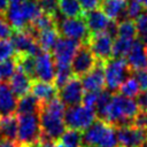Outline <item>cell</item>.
<instances>
[{
	"instance_id": "2e32d148",
	"label": "cell",
	"mask_w": 147,
	"mask_h": 147,
	"mask_svg": "<svg viewBox=\"0 0 147 147\" xmlns=\"http://www.w3.org/2000/svg\"><path fill=\"white\" fill-rule=\"evenodd\" d=\"M83 18H84L91 34L107 31L113 21L101 9H98V8L91 9V10H87L86 13H84Z\"/></svg>"
},
{
	"instance_id": "83f0119b",
	"label": "cell",
	"mask_w": 147,
	"mask_h": 147,
	"mask_svg": "<svg viewBox=\"0 0 147 147\" xmlns=\"http://www.w3.org/2000/svg\"><path fill=\"white\" fill-rule=\"evenodd\" d=\"M62 147H83V132L74 129H68L59 139Z\"/></svg>"
},
{
	"instance_id": "d4e9b609",
	"label": "cell",
	"mask_w": 147,
	"mask_h": 147,
	"mask_svg": "<svg viewBox=\"0 0 147 147\" xmlns=\"http://www.w3.org/2000/svg\"><path fill=\"white\" fill-rule=\"evenodd\" d=\"M61 34L57 30V28H53V29H48V30H44L40 31L37 36V42L39 44L40 48L45 52H51L54 49L57 40L60 39Z\"/></svg>"
},
{
	"instance_id": "603a6c76",
	"label": "cell",
	"mask_w": 147,
	"mask_h": 147,
	"mask_svg": "<svg viewBox=\"0 0 147 147\" xmlns=\"http://www.w3.org/2000/svg\"><path fill=\"white\" fill-rule=\"evenodd\" d=\"M17 129H18V122L17 117L11 114L7 116L0 115V138L15 141L17 139Z\"/></svg>"
},
{
	"instance_id": "9a60e30c",
	"label": "cell",
	"mask_w": 147,
	"mask_h": 147,
	"mask_svg": "<svg viewBox=\"0 0 147 147\" xmlns=\"http://www.w3.org/2000/svg\"><path fill=\"white\" fill-rule=\"evenodd\" d=\"M36 79L47 83H54L55 63L51 52L41 51L36 56Z\"/></svg>"
},
{
	"instance_id": "f546056e",
	"label": "cell",
	"mask_w": 147,
	"mask_h": 147,
	"mask_svg": "<svg viewBox=\"0 0 147 147\" xmlns=\"http://www.w3.org/2000/svg\"><path fill=\"white\" fill-rule=\"evenodd\" d=\"M117 37L134 40L137 38L136 23L129 18L123 20L121 22H117Z\"/></svg>"
},
{
	"instance_id": "5b68a950",
	"label": "cell",
	"mask_w": 147,
	"mask_h": 147,
	"mask_svg": "<svg viewBox=\"0 0 147 147\" xmlns=\"http://www.w3.org/2000/svg\"><path fill=\"white\" fill-rule=\"evenodd\" d=\"M18 129L16 147L25 145H34L41 141V127L39 114H24L17 115Z\"/></svg>"
},
{
	"instance_id": "60d3db41",
	"label": "cell",
	"mask_w": 147,
	"mask_h": 147,
	"mask_svg": "<svg viewBox=\"0 0 147 147\" xmlns=\"http://www.w3.org/2000/svg\"><path fill=\"white\" fill-rule=\"evenodd\" d=\"M134 77L138 80L141 90L147 91V68L138 70V71H134Z\"/></svg>"
},
{
	"instance_id": "f35d334b",
	"label": "cell",
	"mask_w": 147,
	"mask_h": 147,
	"mask_svg": "<svg viewBox=\"0 0 147 147\" xmlns=\"http://www.w3.org/2000/svg\"><path fill=\"white\" fill-rule=\"evenodd\" d=\"M101 92V91H100ZM100 92H96V91H86L83 95V103L84 106L86 107H90V108H93L95 107L96 105V101L99 99V95H100Z\"/></svg>"
},
{
	"instance_id": "8d00e7d4",
	"label": "cell",
	"mask_w": 147,
	"mask_h": 147,
	"mask_svg": "<svg viewBox=\"0 0 147 147\" xmlns=\"http://www.w3.org/2000/svg\"><path fill=\"white\" fill-rule=\"evenodd\" d=\"M44 13L56 15L59 11V0H37Z\"/></svg>"
},
{
	"instance_id": "bcb514c9",
	"label": "cell",
	"mask_w": 147,
	"mask_h": 147,
	"mask_svg": "<svg viewBox=\"0 0 147 147\" xmlns=\"http://www.w3.org/2000/svg\"><path fill=\"white\" fill-rule=\"evenodd\" d=\"M40 144V142H39ZM39 144H34V145H25V146H18V147H39Z\"/></svg>"
},
{
	"instance_id": "f1b7e54d",
	"label": "cell",
	"mask_w": 147,
	"mask_h": 147,
	"mask_svg": "<svg viewBox=\"0 0 147 147\" xmlns=\"http://www.w3.org/2000/svg\"><path fill=\"white\" fill-rule=\"evenodd\" d=\"M111 98H113V94L110 91L108 90H102L100 92V95H99V99L96 101V105L94 107V111H95V115L99 119H102L105 121L106 119V115H107V110H108V107L110 105V101H111Z\"/></svg>"
},
{
	"instance_id": "d590c367",
	"label": "cell",
	"mask_w": 147,
	"mask_h": 147,
	"mask_svg": "<svg viewBox=\"0 0 147 147\" xmlns=\"http://www.w3.org/2000/svg\"><path fill=\"white\" fill-rule=\"evenodd\" d=\"M144 11V7L136 0H131L127 2V7H126V18L129 20H137L141 13Z\"/></svg>"
},
{
	"instance_id": "6da1fadb",
	"label": "cell",
	"mask_w": 147,
	"mask_h": 147,
	"mask_svg": "<svg viewBox=\"0 0 147 147\" xmlns=\"http://www.w3.org/2000/svg\"><path fill=\"white\" fill-rule=\"evenodd\" d=\"M64 103L59 96L41 105L39 121L41 127V140H59L65 131Z\"/></svg>"
},
{
	"instance_id": "4316f807",
	"label": "cell",
	"mask_w": 147,
	"mask_h": 147,
	"mask_svg": "<svg viewBox=\"0 0 147 147\" xmlns=\"http://www.w3.org/2000/svg\"><path fill=\"white\" fill-rule=\"evenodd\" d=\"M56 23H57V15H51L42 11L31 22V25L39 33L40 31L56 28Z\"/></svg>"
},
{
	"instance_id": "c3c4849f",
	"label": "cell",
	"mask_w": 147,
	"mask_h": 147,
	"mask_svg": "<svg viewBox=\"0 0 147 147\" xmlns=\"http://www.w3.org/2000/svg\"><path fill=\"white\" fill-rule=\"evenodd\" d=\"M141 147H147V139H146V140H145V142L141 145Z\"/></svg>"
},
{
	"instance_id": "d6986e66",
	"label": "cell",
	"mask_w": 147,
	"mask_h": 147,
	"mask_svg": "<svg viewBox=\"0 0 147 147\" xmlns=\"http://www.w3.org/2000/svg\"><path fill=\"white\" fill-rule=\"evenodd\" d=\"M32 80L33 79H31L23 71V69L16 64V70L11 76V78L9 79V86L17 98H22L29 94V92L31 91Z\"/></svg>"
},
{
	"instance_id": "7402d4cb",
	"label": "cell",
	"mask_w": 147,
	"mask_h": 147,
	"mask_svg": "<svg viewBox=\"0 0 147 147\" xmlns=\"http://www.w3.org/2000/svg\"><path fill=\"white\" fill-rule=\"evenodd\" d=\"M31 93L41 103H45L56 98L59 90L54 85V83H47V82H42L39 79H33L32 86H31Z\"/></svg>"
},
{
	"instance_id": "ab89813d",
	"label": "cell",
	"mask_w": 147,
	"mask_h": 147,
	"mask_svg": "<svg viewBox=\"0 0 147 147\" xmlns=\"http://www.w3.org/2000/svg\"><path fill=\"white\" fill-rule=\"evenodd\" d=\"M131 125H134L140 129H145L147 130V111L145 110H139L137 113V115L133 118V122Z\"/></svg>"
},
{
	"instance_id": "e575fe53",
	"label": "cell",
	"mask_w": 147,
	"mask_h": 147,
	"mask_svg": "<svg viewBox=\"0 0 147 147\" xmlns=\"http://www.w3.org/2000/svg\"><path fill=\"white\" fill-rule=\"evenodd\" d=\"M14 55H15V49L11 41L8 39H1L0 40V61L11 59V56Z\"/></svg>"
},
{
	"instance_id": "d6a6232c",
	"label": "cell",
	"mask_w": 147,
	"mask_h": 147,
	"mask_svg": "<svg viewBox=\"0 0 147 147\" xmlns=\"http://www.w3.org/2000/svg\"><path fill=\"white\" fill-rule=\"evenodd\" d=\"M16 70V60L8 59L5 61H0V83H6L11 78Z\"/></svg>"
},
{
	"instance_id": "44dd1931",
	"label": "cell",
	"mask_w": 147,
	"mask_h": 147,
	"mask_svg": "<svg viewBox=\"0 0 147 147\" xmlns=\"http://www.w3.org/2000/svg\"><path fill=\"white\" fill-rule=\"evenodd\" d=\"M17 96L10 88L9 84L0 83V115L7 116L16 111Z\"/></svg>"
},
{
	"instance_id": "484cf974",
	"label": "cell",
	"mask_w": 147,
	"mask_h": 147,
	"mask_svg": "<svg viewBox=\"0 0 147 147\" xmlns=\"http://www.w3.org/2000/svg\"><path fill=\"white\" fill-rule=\"evenodd\" d=\"M59 13L63 17H83L84 9L78 0H59Z\"/></svg>"
},
{
	"instance_id": "7bdbcfd3",
	"label": "cell",
	"mask_w": 147,
	"mask_h": 147,
	"mask_svg": "<svg viewBox=\"0 0 147 147\" xmlns=\"http://www.w3.org/2000/svg\"><path fill=\"white\" fill-rule=\"evenodd\" d=\"M83 7L84 10H91L95 9L98 6H100V0H78Z\"/></svg>"
},
{
	"instance_id": "681fc988",
	"label": "cell",
	"mask_w": 147,
	"mask_h": 147,
	"mask_svg": "<svg viewBox=\"0 0 147 147\" xmlns=\"http://www.w3.org/2000/svg\"><path fill=\"white\" fill-rule=\"evenodd\" d=\"M145 51H146V55H147V44L145 45Z\"/></svg>"
},
{
	"instance_id": "3957f363",
	"label": "cell",
	"mask_w": 147,
	"mask_h": 147,
	"mask_svg": "<svg viewBox=\"0 0 147 147\" xmlns=\"http://www.w3.org/2000/svg\"><path fill=\"white\" fill-rule=\"evenodd\" d=\"M83 147H118L116 127L102 119H95L83 131Z\"/></svg>"
},
{
	"instance_id": "ba28073f",
	"label": "cell",
	"mask_w": 147,
	"mask_h": 147,
	"mask_svg": "<svg viewBox=\"0 0 147 147\" xmlns=\"http://www.w3.org/2000/svg\"><path fill=\"white\" fill-rule=\"evenodd\" d=\"M96 118L95 111L93 108L86 106H71L65 109L64 113V123L69 129L84 131L86 130Z\"/></svg>"
},
{
	"instance_id": "8fae6325",
	"label": "cell",
	"mask_w": 147,
	"mask_h": 147,
	"mask_svg": "<svg viewBox=\"0 0 147 147\" xmlns=\"http://www.w3.org/2000/svg\"><path fill=\"white\" fill-rule=\"evenodd\" d=\"M10 41L14 46L15 54H30L37 56L42 49L37 42L36 38L26 30H14L10 36Z\"/></svg>"
},
{
	"instance_id": "7a4b0ae2",
	"label": "cell",
	"mask_w": 147,
	"mask_h": 147,
	"mask_svg": "<svg viewBox=\"0 0 147 147\" xmlns=\"http://www.w3.org/2000/svg\"><path fill=\"white\" fill-rule=\"evenodd\" d=\"M138 111L139 107L134 99L124 96L122 94H114L105 121L115 127L131 125Z\"/></svg>"
},
{
	"instance_id": "8992f818",
	"label": "cell",
	"mask_w": 147,
	"mask_h": 147,
	"mask_svg": "<svg viewBox=\"0 0 147 147\" xmlns=\"http://www.w3.org/2000/svg\"><path fill=\"white\" fill-rule=\"evenodd\" d=\"M131 76V69L129 68L124 59L115 57L105 62V82L106 87L110 92L119 90L121 85Z\"/></svg>"
},
{
	"instance_id": "74e56055",
	"label": "cell",
	"mask_w": 147,
	"mask_h": 147,
	"mask_svg": "<svg viewBox=\"0 0 147 147\" xmlns=\"http://www.w3.org/2000/svg\"><path fill=\"white\" fill-rule=\"evenodd\" d=\"M14 29L9 24L8 20L6 18L5 14H0V40L1 39H8L10 38Z\"/></svg>"
},
{
	"instance_id": "7dc6e473",
	"label": "cell",
	"mask_w": 147,
	"mask_h": 147,
	"mask_svg": "<svg viewBox=\"0 0 147 147\" xmlns=\"http://www.w3.org/2000/svg\"><path fill=\"white\" fill-rule=\"evenodd\" d=\"M10 2H23V1H34V0H9Z\"/></svg>"
},
{
	"instance_id": "52a82bcc",
	"label": "cell",
	"mask_w": 147,
	"mask_h": 147,
	"mask_svg": "<svg viewBox=\"0 0 147 147\" xmlns=\"http://www.w3.org/2000/svg\"><path fill=\"white\" fill-rule=\"evenodd\" d=\"M56 28L62 37L77 40L80 44H87L91 37V33L83 17H57Z\"/></svg>"
},
{
	"instance_id": "30bf717a",
	"label": "cell",
	"mask_w": 147,
	"mask_h": 147,
	"mask_svg": "<svg viewBox=\"0 0 147 147\" xmlns=\"http://www.w3.org/2000/svg\"><path fill=\"white\" fill-rule=\"evenodd\" d=\"M79 46L80 42L77 40L65 37H60L53 49L55 67H71V61Z\"/></svg>"
},
{
	"instance_id": "f6af8a7d",
	"label": "cell",
	"mask_w": 147,
	"mask_h": 147,
	"mask_svg": "<svg viewBox=\"0 0 147 147\" xmlns=\"http://www.w3.org/2000/svg\"><path fill=\"white\" fill-rule=\"evenodd\" d=\"M136 1H138L144 8H146L147 9V0H136Z\"/></svg>"
},
{
	"instance_id": "ee69618b",
	"label": "cell",
	"mask_w": 147,
	"mask_h": 147,
	"mask_svg": "<svg viewBox=\"0 0 147 147\" xmlns=\"http://www.w3.org/2000/svg\"><path fill=\"white\" fill-rule=\"evenodd\" d=\"M9 0H0V14H5L9 7Z\"/></svg>"
},
{
	"instance_id": "ac0fdd59",
	"label": "cell",
	"mask_w": 147,
	"mask_h": 147,
	"mask_svg": "<svg viewBox=\"0 0 147 147\" xmlns=\"http://www.w3.org/2000/svg\"><path fill=\"white\" fill-rule=\"evenodd\" d=\"M126 63L131 71H138L147 68V55L144 41L137 39L133 41L129 53L126 54Z\"/></svg>"
},
{
	"instance_id": "5bb4252c",
	"label": "cell",
	"mask_w": 147,
	"mask_h": 147,
	"mask_svg": "<svg viewBox=\"0 0 147 147\" xmlns=\"http://www.w3.org/2000/svg\"><path fill=\"white\" fill-rule=\"evenodd\" d=\"M83 95H84V87L82 80L77 76H72L59 90L57 93L60 100L64 103V106L68 107L79 105V102L83 100Z\"/></svg>"
},
{
	"instance_id": "4dcf8cb0",
	"label": "cell",
	"mask_w": 147,
	"mask_h": 147,
	"mask_svg": "<svg viewBox=\"0 0 147 147\" xmlns=\"http://www.w3.org/2000/svg\"><path fill=\"white\" fill-rule=\"evenodd\" d=\"M118 91H119V94H122L124 96H127V98H131V99H134L141 92V87H140L138 80L136 79V77L130 76L121 85Z\"/></svg>"
},
{
	"instance_id": "4fadbf2b",
	"label": "cell",
	"mask_w": 147,
	"mask_h": 147,
	"mask_svg": "<svg viewBox=\"0 0 147 147\" xmlns=\"http://www.w3.org/2000/svg\"><path fill=\"white\" fill-rule=\"evenodd\" d=\"M118 147H141L147 139V130L134 125H124L116 127Z\"/></svg>"
},
{
	"instance_id": "1f68e13d",
	"label": "cell",
	"mask_w": 147,
	"mask_h": 147,
	"mask_svg": "<svg viewBox=\"0 0 147 147\" xmlns=\"http://www.w3.org/2000/svg\"><path fill=\"white\" fill-rule=\"evenodd\" d=\"M134 40L125 39L122 37H116L113 42V56L119 57V59H123L124 56H126Z\"/></svg>"
},
{
	"instance_id": "9c48e42d",
	"label": "cell",
	"mask_w": 147,
	"mask_h": 147,
	"mask_svg": "<svg viewBox=\"0 0 147 147\" xmlns=\"http://www.w3.org/2000/svg\"><path fill=\"white\" fill-rule=\"evenodd\" d=\"M96 63L98 60L92 53L88 44H80L71 61V71L74 76L80 78L87 72H90L96 65Z\"/></svg>"
},
{
	"instance_id": "836d02e7",
	"label": "cell",
	"mask_w": 147,
	"mask_h": 147,
	"mask_svg": "<svg viewBox=\"0 0 147 147\" xmlns=\"http://www.w3.org/2000/svg\"><path fill=\"white\" fill-rule=\"evenodd\" d=\"M137 37L141 41H147V10L142 11L141 15L136 20Z\"/></svg>"
},
{
	"instance_id": "e0dca14e",
	"label": "cell",
	"mask_w": 147,
	"mask_h": 147,
	"mask_svg": "<svg viewBox=\"0 0 147 147\" xmlns=\"http://www.w3.org/2000/svg\"><path fill=\"white\" fill-rule=\"evenodd\" d=\"M82 84L85 91H102L106 85L105 82V62L98 61L96 65L86 75L80 77Z\"/></svg>"
},
{
	"instance_id": "ffe728a7",
	"label": "cell",
	"mask_w": 147,
	"mask_h": 147,
	"mask_svg": "<svg viewBox=\"0 0 147 147\" xmlns=\"http://www.w3.org/2000/svg\"><path fill=\"white\" fill-rule=\"evenodd\" d=\"M127 0H101L100 9L113 21L121 22L126 20Z\"/></svg>"
},
{
	"instance_id": "b9f144b4",
	"label": "cell",
	"mask_w": 147,
	"mask_h": 147,
	"mask_svg": "<svg viewBox=\"0 0 147 147\" xmlns=\"http://www.w3.org/2000/svg\"><path fill=\"white\" fill-rule=\"evenodd\" d=\"M136 102L139 107V110L147 111V91L141 90V92L136 98Z\"/></svg>"
},
{
	"instance_id": "277c9868",
	"label": "cell",
	"mask_w": 147,
	"mask_h": 147,
	"mask_svg": "<svg viewBox=\"0 0 147 147\" xmlns=\"http://www.w3.org/2000/svg\"><path fill=\"white\" fill-rule=\"evenodd\" d=\"M41 13L42 10L38 1L34 0L23 2H10L7 11L5 13V16L14 30H22Z\"/></svg>"
},
{
	"instance_id": "cb8c5ba5",
	"label": "cell",
	"mask_w": 147,
	"mask_h": 147,
	"mask_svg": "<svg viewBox=\"0 0 147 147\" xmlns=\"http://www.w3.org/2000/svg\"><path fill=\"white\" fill-rule=\"evenodd\" d=\"M41 102L31 93L26 94L22 98H18L17 100V107H16V114L17 115H24V114H39L41 108Z\"/></svg>"
},
{
	"instance_id": "7c38bea8",
	"label": "cell",
	"mask_w": 147,
	"mask_h": 147,
	"mask_svg": "<svg viewBox=\"0 0 147 147\" xmlns=\"http://www.w3.org/2000/svg\"><path fill=\"white\" fill-rule=\"evenodd\" d=\"M113 42L114 38L105 31L91 34L87 44L98 61L107 62L113 57Z\"/></svg>"
}]
</instances>
